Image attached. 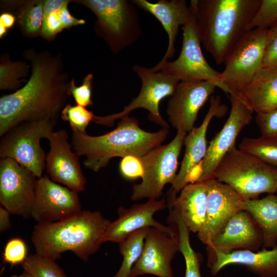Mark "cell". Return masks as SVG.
<instances>
[{
  "instance_id": "277c9868",
  "label": "cell",
  "mask_w": 277,
  "mask_h": 277,
  "mask_svg": "<svg viewBox=\"0 0 277 277\" xmlns=\"http://www.w3.org/2000/svg\"><path fill=\"white\" fill-rule=\"evenodd\" d=\"M168 129L147 132L140 128L136 118L127 116L121 119L116 128L101 135L72 132L71 144L78 156L86 157L85 166L97 172L113 157H140L161 146L167 138Z\"/></svg>"
},
{
  "instance_id": "60d3db41",
  "label": "cell",
  "mask_w": 277,
  "mask_h": 277,
  "mask_svg": "<svg viewBox=\"0 0 277 277\" xmlns=\"http://www.w3.org/2000/svg\"><path fill=\"white\" fill-rule=\"evenodd\" d=\"M58 14L64 29L77 25H84L86 23L84 19H79L73 16L70 13L68 6L63 7L58 11Z\"/></svg>"
},
{
  "instance_id": "30bf717a",
  "label": "cell",
  "mask_w": 277,
  "mask_h": 277,
  "mask_svg": "<svg viewBox=\"0 0 277 277\" xmlns=\"http://www.w3.org/2000/svg\"><path fill=\"white\" fill-rule=\"evenodd\" d=\"M186 134L177 132L168 144L161 145L140 157L144 173L142 182L132 187L131 199H158L166 184L173 183L178 166V159Z\"/></svg>"
},
{
  "instance_id": "f35d334b",
  "label": "cell",
  "mask_w": 277,
  "mask_h": 277,
  "mask_svg": "<svg viewBox=\"0 0 277 277\" xmlns=\"http://www.w3.org/2000/svg\"><path fill=\"white\" fill-rule=\"evenodd\" d=\"M255 122L262 136L277 137V110L266 113H258Z\"/></svg>"
},
{
  "instance_id": "74e56055",
  "label": "cell",
  "mask_w": 277,
  "mask_h": 277,
  "mask_svg": "<svg viewBox=\"0 0 277 277\" xmlns=\"http://www.w3.org/2000/svg\"><path fill=\"white\" fill-rule=\"evenodd\" d=\"M262 67L277 68V22L268 28L267 43Z\"/></svg>"
},
{
  "instance_id": "d6986e66",
  "label": "cell",
  "mask_w": 277,
  "mask_h": 277,
  "mask_svg": "<svg viewBox=\"0 0 277 277\" xmlns=\"http://www.w3.org/2000/svg\"><path fill=\"white\" fill-rule=\"evenodd\" d=\"M167 207V201L149 199L145 203L134 204L130 208L120 206L117 209V218L109 224L103 242L118 243L131 233L146 227L155 228L170 235L176 232L171 227L166 226L154 218L157 211Z\"/></svg>"
},
{
  "instance_id": "ac0fdd59",
  "label": "cell",
  "mask_w": 277,
  "mask_h": 277,
  "mask_svg": "<svg viewBox=\"0 0 277 277\" xmlns=\"http://www.w3.org/2000/svg\"><path fill=\"white\" fill-rule=\"evenodd\" d=\"M180 245L177 234L170 235L150 227L142 253L133 266L129 277L151 274L157 277H175L171 263Z\"/></svg>"
},
{
  "instance_id": "2e32d148",
  "label": "cell",
  "mask_w": 277,
  "mask_h": 277,
  "mask_svg": "<svg viewBox=\"0 0 277 277\" xmlns=\"http://www.w3.org/2000/svg\"><path fill=\"white\" fill-rule=\"evenodd\" d=\"M68 138L65 129L53 131L48 137L50 150L46 158V172L53 182L78 193L85 190L87 181L79 156L72 151Z\"/></svg>"
},
{
  "instance_id": "ab89813d",
  "label": "cell",
  "mask_w": 277,
  "mask_h": 277,
  "mask_svg": "<svg viewBox=\"0 0 277 277\" xmlns=\"http://www.w3.org/2000/svg\"><path fill=\"white\" fill-rule=\"evenodd\" d=\"M63 29L58 11L53 12L44 16L41 35L47 40H52Z\"/></svg>"
},
{
  "instance_id": "3957f363",
  "label": "cell",
  "mask_w": 277,
  "mask_h": 277,
  "mask_svg": "<svg viewBox=\"0 0 277 277\" xmlns=\"http://www.w3.org/2000/svg\"><path fill=\"white\" fill-rule=\"evenodd\" d=\"M111 221L97 211L81 210L60 221L37 223L31 241L35 253L56 261L66 251L87 262L101 245Z\"/></svg>"
},
{
  "instance_id": "bcb514c9",
  "label": "cell",
  "mask_w": 277,
  "mask_h": 277,
  "mask_svg": "<svg viewBox=\"0 0 277 277\" xmlns=\"http://www.w3.org/2000/svg\"><path fill=\"white\" fill-rule=\"evenodd\" d=\"M276 192H277V191H276Z\"/></svg>"
},
{
  "instance_id": "d4e9b609",
  "label": "cell",
  "mask_w": 277,
  "mask_h": 277,
  "mask_svg": "<svg viewBox=\"0 0 277 277\" xmlns=\"http://www.w3.org/2000/svg\"><path fill=\"white\" fill-rule=\"evenodd\" d=\"M234 95L256 114L277 110V68L262 67L251 82Z\"/></svg>"
},
{
  "instance_id": "7a4b0ae2",
  "label": "cell",
  "mask_w": 277,
  "mask_h": 277,
  "mask_svg": "<svg viewBox=\"0 0 277 277\" xmlns=\"http://www.w3.org/2000/svg\"><path fill=\"white\" fill-rule=\"evenodd\" d=\"M261 1H190L201 44L217 65L250 30Z\"/></svg>"
},
{
  "instance_id": "83f0119b",
  "label": "cell",
  "mask_w": 277,
  "mask_h": 277,
  "mask_svg": "<svg viewBox=\"0 0 277 277\" xmlns=\"http://www.w3.org/2000/svg\"><path fill=\"white\" fill-rule=\"evenodd\" d=\"M150 228L137 230L118 243L123 261L118 270L112 277H129L133 266L142 253L145 240Z\"/></svg>"
},
{
  "instance_id": "f6af8a7d",
  "label": "cell",
  "mask_w": 277,
  "mask_h": 277,
  "mask_svg": "<svg viewBox=\"0 0 277 277\" xmlns=\"http://www.w3.org/2000/svg\"><path fill=\"white\" fill-rule=\"evenodd\" d=\"M9 277H32L27 272L24 271L20 274H13Z\"/></svg>"
},
{
  "instance_id": "6da1fadb",
  "label": "cell",
  "mask_w": 277,
  "mask_h": 277,
  "mask_svg": "<svg viewBox=\"0 0 277 277\" xmlns=\"http://www.w3.org/2000/svg\"><path fill=\"white\" fill-rule=\"evenodd\" d=\"M24 56L30 62L31 74L22 87L0 97L1 137L23 123H57L70 96V82L60 55L30 49Z\"/></svg>"
},
{
  "instance_id": "4316f807",
  "label": "cell",
  "mask_w": 277,
  "mask_h": 277,
  "mask_svg": "<svg viewBox=\"0 0 277 277\" xmlns=\"http://www.w3.org/2000/svg\"><path fill=\"white\" fill-rule=\"evenodd\" d=\"M169 214L167 222L175 226L176 234L182 253L185 262V277H202L201 266L203 258L201 253L195 251L190 242V231L183 221L179 210L172 203L167 204Z\"/></svg>"
},
{
  "instance_id": "e0dca14e",
  "label": "cell",
  "mask_w": 277,
  "mask_h": 277,
  "mask_svg": "<svg viewBox=\"0 0 277 277\" xmlns=\"http://www.w3.org/2000/svg\"><path fill=\"white\" fill-rule=\"evenodd\" d=\"M206 182L208 188L206 219L197 236L208 246L230 219L243 210L244 199L230 186L215 179Z\"/></svg>"
},
{
  "instance_id": "ffe728a7",
  "label": "cell",
  "mask_w": 277,
  "mask_h": 277,
  "mask_svg": "<svg viewBox=\"0 0 277 277\" xmlns=\"http://www.w3.org/2000/svg\"><path fill=\"white\" fill-rule=\"evenodd\" d=\"M226 110V106L222 104L219 96H211L209 109L202 123L186 135L184 141V155L179 172L170 189L174 192L180 191L190 182L192 171L200 165L207 152L206 133L209 125L214 116H222Z\"/></svg>"
},
{
  "instance_id": "8992f818",
  "label": "cell",
  "mask_w": 277,
  "mask_h": 277,
  "mask_svg": "<svg viewBox=\"0 0 277 277\" xmlns=\"http://www.w3.org/2000/svg\"><path fill=\"white\" fill-rule=\"evenodd\" d=\"M74 2L96 16L95 32L117 54L135 43L142 28L137 6L129 0H81Z\"/></svg>"
},
{
  "instance_id": "836d02e7",
  "label": "cell",
  "mask_w": 277,
  "mask_h": 277,
  "mask_svg": "<svg viewBox=\"0 0 277 277\" xmlns=\"http://www.w3.org/2000/svg\"><path fill=\"white\" fill-rule=\"evenodd\" d=\"M27 246L22 238L10 239L6 244L3 252V262L11 266L22 264L28 256Z\"/></svg>"
},
{
  "instance_id": "d590c367",
  "label": "cell",
  "mask_w": 277,
  "mask_h": 277,
  "mask_svg": "<svg viewBox=\"0 0 277 277\" xmlns=\"http://www.w3.org/2000/svg\"><path fill=\"white\" fill-rule=\"evenodd\" d=\"M93 80V74L89 73L85 76L80 86H75L73 79L70 81L68 93L70 96H73L76 105L87 107L93 104L91 100Z\"/></svg>"
},
{
  "instance_id": "52a82bcc",
  "label": "cell",
  "mask_w": 277,
  "mask_h": 277,
  "mask_svg": "<svg viewBox=\"0 0 277 277\" xmlns=\"http://www.w3.org/2000/svg\"><path fill=\"white\" fill-rule=\"evenodd\" d=\"M268 28L248 31L234 46L224 62L220 80L228 94L240 92L262 68L267 43Z\"/></svg>"
},
{
  "instance_id": "4dcf8cb0",
  "label": "cell",
  "mask_w": 277,
  "mask_h": 277,
  "mask_svg": "<svg viewBox=\"0 0 277 277\" xmlns=\"http://www.w3.org/2000/svg\"><path fill=\"white\" fill-rule=\"evenodd\" d=\"M30 65L25 62H12L6 55L1 58L0 89L16 91L25 82L22 78L28 75Z\"/></svg>"
},
{
  "instance_id": "7c38bea8",
  "label": "cell",
  "mask_w": 277,
  "mask_h": 277,
  "mask_svg": "<svg viewBox=\"0 0 277 277\" xmlns=\"http://www.w3.org/2000/svg\"><path fill=\"white\" fill-rule=\"evenodd\" d=\"M37 179L14 160L1 159V206L11 214L26 219L31 217Z\"/></svg>"
},
{
  "instance_id": "cb8c5ba5",
  "label": "cell",
  "mask_w": 277,
  "mask_h": 277,
  "mask_svg": "<svg viewBox=\"0 0 277 277\" xmlns=\"http://www.w3.org/2000/svg\"><path fill=\"white\" fill-rule=\"evenodd\" d=\"M176 193L170 189L167 200L180 211L182 217L190 231L198 233L206 219L208 188L206 182L188 184Z\"/></svg>"
},
{
  "instance_id": "4fadbf2b",
  "label": "cell",
  "mask_w": 277,
  "mask_h": 277,
  "mask_svg": "<svg viewBox=\"0 0 277 277\" xmlns=\"http://www.w3.org/2000/svg\"><path fill=\"white\" fill-rule=\"evenodd\" d=\"M229 100L231 103L229 115L222 129L210 142L194 182H205L214 179V172L220 162L235 146L238 136L252 119L254 112L239 97L230 94Z\"/></svg>"
},
{
  "instance_id": "5bb4252c",
  "label": "cell",
  "mask_w": 277,
  "mask_h": 277,
  "mask_svg": "<svg viewBox=\"0 0 277 277\" xmlns=\"http://www.w3.org/2000/svg\"><path fill=\"white\" fill-rule=\"evenodd\" d=\"M78 193L45 175L38 178L31 216L37 223L56 222L80 211Z\"/></svg>"
},
{
  "instance_id": "1f68e13d",
  "label": "cell",
  "mask_w": 277,
  "mask_h": 277,
  "mask_svg": "<svg viewBox=\"0 0 277 277\" xmlns=\"http://www.w3.org/2000/svg\"><path fill=\"white\" fill-rule=\"evenodd\" d=\"M21 266L32 277H68L55 261L36 253L29 255Z\"/></svg>"
},
{
  "instance_id": "8d00e7d4",
  "label": "cell",
  "mask_w": 277,
  "mask_h": 277,
  "mask_svg": "<svg viewBox=\"0 0 277 277\" xmlns=\"http://www.w3.org/2000/svg\"><path fill=\"white\" fill-rule=\"evenodd\" d=\"M119 170L121 176L126 180L133 181L142 177L143 166L140 157L128 155L122 158Z\"/></svg>"
},
{
  "instance_id": "8fae6325",
  "label": "cell",
  "mask_w": 277,
  "mask_h": 277,
  "mask_svg": "<svg viewBox=\"0 0 277 277\" xmlns=\"http://www.w3.org/2000/svg\"><path fill=\"white\" fill-rule=\"evenodd\" d=\"M132 70L142 83L138 95L125 106L121 112L104 116H97L95 123L111 127L116 120H121L129 116L133 110L142 108L148 111L150 120L163 128H169L168 123L160 113V103L164 98L173 94L180 81L161 71L155 72L151 68L135 65Z\"/></svg>"
},
{
  "instance_id": "e575fe53",
  "label": "cell",
  "mask_w": 277,
  "mask_h": 277,
  "mask_svg": "<svg viewBox=\"0 0 277 277\" xmlns=\"http://www.w3.org/2000/svg\"><path fill=\"white\" fill-rule=\"evenodd\" d=\"M277 22V0H262L251 23V28H268Z\"/></svg>"
},
{
  "instance_id": "44dd1931",
  "label": "cell",
  "mask_w": 277,
  "mask_h": 277,
  "mask_svg": "<svg viewBox=\"0 0 277 277\" xmlns=\"http://www.w3.org/2000/svg\"><path fill=\"white\" fill-rule=\"evenodd\" d=\"M261 230L251 215L241 210L233 215L209 246L208 256L214 251L228 253L234 250L258 251L263 246Z\"/></svg>"
},
{
  "instance_id": "f1b7e54d",
  "label": "cell",
  "mask_w": 277,
  "mask_h": 277,
  "mask_svg": "<svg viewBox=\"0 0 277 277\" xmlns=\"http://www.w3.org/2000/svg\"><path fill=\"white\" fill-rule=\"evenodd\" d=\"M44 19V1H29L20 8L16 21L23 34L30 37L41 35Z\"/></svg>"
},
{
  "instance_id": "484cf974",
  "label": "cell",
  "mask_w": 277,
  "mask_h": 277,
  "mask_svg": "<svg viewBox=\"0 0 277 277\" xmlns=\"http://www.w3.org/2000/svg\"><path fill=\"white\" fill-rule=\"evenodd\" d=\"M243 210L248 212L260 227L264 249L277 246V195L269 194L260 199L244 200Z\"/></svg>"
},
{
  "instance_id": "b9f144b4",
  "label": "cell",
  "mask_w": 277,
  "mask_h": 277,
  "mask_svg": "<svg viewBox=\"0 0 277 277\" xmlns=\"http://www.w3.org/2000/svg\"><path fill=\"white\" fill-rule=\"evenodd\" d=\"M70 2L68 0L44 1V16L59 11L63 7L68 6Z\"/></svg>"
},
{
  "instance_id": "7bdbcfd3",
  "label": "cell",
  "mask_w": 277,
  "mask_h": 277,
  "mask_svg": "<svg viewBox=\"0 0 277 277\" xmlns=\"http://www.w3.org/2000/svg\"><path fill=\"white\" fill-rule=\"evenodd\" d=\"M16 20L14 15L9 12H4L0 15V37H3L9 29L13 26Z\"/></svg>"
},
{
  "instance_id": "5b68a950",
  "label": "cell",
  "mask_w": 277,
  "mask_h": 277,
  "mask_svg": "<svg viewBox=\"0 0 277 277\" xmlns=\"http://www.w3.org/2000/svg\"><path fill=\"white\" fill-rule=\"evenodd\" d=\"M214 179L232 187L244 199L277 191V167L233 146L214 172Z\"/></svg>"
},
{
  "instance_id": "f546056e",
  "label": "cell",
  "mask_w": 277,
  "mask_h": 277,
  "mask_svg": "<svg viewBox=\"0 0 277 277\" xmlns=\"http://www.w3.org/2000/svg\"><path fill=\"white\" fill-rule=\"evenodd\" d=\"M238 148L277 167V137H244Z\"/></svg>"
},
{
  "instance_id": "9a60e30c",
  "label": "cell",
  "mask_w": 277,
  "mask_h": 277,
  "mask_svg": "<svg viewBox=\"0 0 277 277\" xmlns=\"http://www.w3.org/2000/svg\"><path fill=\"white\" fill-rule=\"evenodd\" d=\"M216 88L209 81L180 82L166 108L169 121L177 132L186 135L194 127L200 110Z\"/></svg>"
},
{
  "instance_id": "ba28073f",
  "label": "cell",
  "mask_w": 277,
  "mask_h": 277,
  "mask_svg": "<svg viewBox=\"0 0 277 277\" xmlns=\"http://www.w3.org/2000/svg\"><path fill=\"white\" fill-rule=\"evenodd\" d=\"M56 123L50 121L26 122L9 130L0 141L1 159L10 158L37 178L43 176L46 155L40 142L53 131Z\"/></svg>"
},
{
  "instance_id": "ee69618b",
  "label": "cell",
  "mask_w": 277,
  "mask_h": 277,
  "mask_svg": "<svg viewBox=\"0 0 277 277\" xmlns=\"http://www.w3.org/2000/svg\"><path fill=\"white\" fill-rule=\"evenodd\" d=\"M10 212L4 207L0 206V231L4 232L11 228Z\"/></svg>"
},
{
  "instance_id": "603a6c76",
  "label": "cell",
  "mask_w": 277,
  "mask_h": 277,
  "mask_svg": "<svg viewBox=\"0 0 277 277\" xmlns=\"http://www.w3.org/2000/svg\"><path fill=\"white\" fill-rule=\"evenodd\" d=\"M245 266L248 270L260 277H277V246L261 251L234 250L228 253L214 251L208 256L207 266L215 275L228 265Z\"/></svg>"
},
{
  "instance_id": "d6a6232c",
  "label": "cell",
  "mask_w": 277,
  "mask_h": 277,
  "mask_svg": "<svg viewBox=\"0 0 277 277\" xmlns=\"http://www.w3.org/2000/svg\"><path fill=\"white\" fill-rule=\"evenodd\" d=\"M61 116L69 123L72 132L85 133L90 122H94L96 115L86 107L68 104L62 110Z\"/></svg>"
},
{
  "instance_id": "9c48e42d",
  "label": "cell",
  "mask_w": 277,
  "mask_h": 277,
  "mask_svg": "<svg viewBox=\"0 0 277 277\" xmlns=\"http://www.w3.org/2000/svg\"><path fill=\"white\" fill-rule=\"evenodd\" d=\"M182 29V46L178 57L174 61L159 62L152 70L173 76L180 82H211L228 94L220 80L221 72L214 69L203 55L193 14Z\"/></svg>"
},
{
  "instance_id": "7402d4cb",
  "label": "cell",
  "mask_w": 277,
  "mask_h": 277,
  "mask_svg": "<svg viewBox=\"0 0 277 277\" xmlns=\"http://www.w3.org/2000/svg\"><path fill=\"white\" fill-rule=\"evenodd\" d=\"M137 8L154 16L162 25L168 36L166 53L160 63L172 58L175 52V44L180 26H184L193 15L185 0H159L152 3L146 0H132Z\"/></svg>"
}]
</instances>
